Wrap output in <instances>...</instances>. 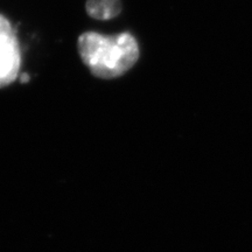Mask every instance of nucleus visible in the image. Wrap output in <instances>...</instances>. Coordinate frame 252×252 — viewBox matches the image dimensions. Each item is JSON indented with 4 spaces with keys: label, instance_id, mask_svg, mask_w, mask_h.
I'll return each mask as SVG.
<instances>
[{
    "label": "nucleus",
    "instance_id": "nucleus-1",
    "mask_svg": "<svg viewBox=\"0 0 252 252\" xmlns=\"http://www.w3.org/2000/svg\"><path fill=\"white\" fill-rule=\"evenodd\" d=\"M77 50L91 74L103 80L124 75L140 56L139 45L130 33L103 35L87 32L78 37Z\"/></svg>",
    "mask_w": 252,
    "mask_h": 252
},
{
    "label": "nucleus",
    "instance_id": "nucleus-2",
    "mask_svg": "<svg viewBox=\"0 0 252 252\" xmlns=\"http://www.w3.org/2000/svg\"><path fill=\"white\" fill-rule=\"evenodd\" d=\"M21 52L15 32L4 15L0 14V89L18 78Z\"/></svg>",
    "mask_w": 252,
    "mask_h": 252
},
{
    "label": "nucleus",
    "instance_id": "nucleus-3",
    "mask_svg": "<svg viewBox=\"0 0 252 252\" xmlns=\"http://www.w3.org/2000/svg\"><path fill=\"white\" fill-rule=\"evenodd\" d=\"M86 11L89 17L97 20H110L122 12L121 0H87Z\"/></svg>",
    "mask_w": 252,
    "mask_h": 252
},
{
    "label": "nucleus",
    "instance_id": "nucleus-4",
    "mask_svg": "<svg viewBox=\"0 0 252 252\" xmlns=\"http://www.w3.org/2000/svg\"><path fill=\"white\" fill-rule=\"evenodd\" d=\"M30 81V76L27 74H21L20 75V82L21 83H26V82Z\"/></svg>",
    "mask_w": 252,
    "mask_h": 252
}]
</instances>
